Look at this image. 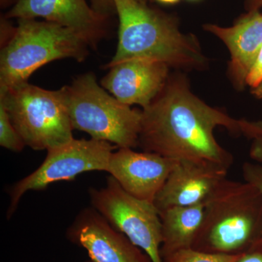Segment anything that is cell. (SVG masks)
I'll return each mask as SVG.
<instances>
[{
    "mask_svg": "<svg viewBox=\"0 0 262 262\" xmlns=\"http://www.w3.org/2000/svg\"><path fill=\"white\" fill-rule=\"evenodd\" d=\"M218 127L252 139L258 123L209 106L193 94L184 75L170 76L158 97L143 108L139 146L170 159L209 162L229 170L233 155L215 139Z\"/></svg>",
    "mask_w": 262,
    "mask_h": 262,
    "instance_id": "6da1fadb",
    "label": "cell"
},
{
    "mask_svg": "<svg viewBox=\"0 0 262 262\" xmlns=\"http://www.w3.org/2000/svg\"><path fill=\"white\" fill-rule=\"evenodd\" d=\"M119 18L116 53L105 68L130 58H149L170 67L203 70L208 59L198 39L181 32L173 18L139 0H110Z\"/></svg>",
    "mask_w": 262,
    "mask_h": 262,
    "instance_id": "7a4b0ae2",
    "label": "cell"
},
{
    "mask_svg": "<svg viewBox=\"0 0 262 262\" xmlns=\"http://www.w3.org/2000/svg\"><path fill=\"white\" fill-rule=\"evenodd\" d=\"M262 244V193L249 183L227 178L205 204L193 249L241 255Z\"/></svg>",
    "mask_w": 262,
    "mask_h": 262,
    "instance_id": "3957f363",
    "label": "cell"
},
{
    "mask_svg": "<svg viewBox=\"0 0 262 262\" xmlns=\"http://www.w3.org/2000/svg\"><path fill=\"white\" fill-rule=\"evenodd\" d=\"M89 43L72 29L36 19H18L0 55V91L27 82L42 66L63 58L83 61Z\"/></svg>",
    "mask_w": 262,
    "mask_h": 262,
    "instance_id": "277c9868",
    "label": "cell"
},
{
    "mask_svg": "<svg viewBox=\"0 0 262 262\" xmlns=\"http://www.w3.org/2000/svg\"><path fill=\"white\" fill-rule=\"evenodd\" d=\"M61 92L74 130L120 148L139 146L142 111L124 104L98 84L94 74L79 76Z\"/></svg>",
    "mask_w": 262,
    "mask_h": 262,
    "instance_id": "5b68a950",
    "label": "cell"
},
{
    "mask_svg": "<svg viewBox=\"0 0 262 262\" xmlns=\"http://www.w3.org/2000/svg\"><path fill=\"white\" fill-rule=\"evenodd\" d=\"M0 104L31 149L48 151L74 139V129L60 89L48 91L24 82L0 91Z\"/></svg>",
    "mask_w": 262,
    "mask_h": 262,
    "instance_id": "8992f818",
    "label": "cell"
},
{
    "mask_svg": "<svg viewBox=\"0 0 262 262\" xmlns=\"http://www.w3.org/2000/svg\"><path fill=\"white\" fill-rule=\"evenodd\" d=\"M89 193L91 207L114 228L147 253L153 262H163L161 221L154 203L125 192L111 176L105 187L90 188Z\"/></svg>",
    "mask_w": 262,
    "mask_h": 262,
    "instance_id": "52a82bcc",
    "label": "cell"
},
{
    "mask_svg": "<svg viewBox=\"0 0 262 262\" xmlns=\"http://www.w3.org/2000/svg\"><path fill=\"white\" fill-rule=\"evenodd\" d=\"M115 149L107 141L74 139L64 145L48 150L42 165L10 187L7 217L10 219L14 214L22 196L29 191L42 190L53 183L72 180L84 172L107 171Z\"/></svg>",
    "mask_w": 262,
    "mask_h": 262,
    "instance_id": "ba28073f",
    "label": "cell"
},
{
    "mask_svg": "<svg viewBox=\"0 0 262 262\" xmlns=\"http://www.w3.org/2000/svg\"><path fill=\"white\" fill-rule=\"evenodd\" d=\"M67 239L84 248L92 262H153L94 208H84L67 229Z\"/></svg>",
    "mask_w": 262,
    "mask_h": 262,
    "instance_id": "9c48e42d",
    "label": "cell"
},
{
    "mask_svg": "<svg viewBox=\"0 0 262 262\" xmlns=\"http://www.w3.org/2000/svg\"><path fill=\"white\" fill-rule=\"evenodd\" d=\"M179 162L156 153L138 152L131 148H120L111 155L106 172L125 192L154 203Z\"/></svg>",
    "mask_w": 262,
    "mask_h": 262,
    "instance_id": "30bf717a",
    "label": "cell"
},
{
    "mask_svg": "<svg viewBox=\"0 0 262 262\" xmlns=\"http://www.w3.org/2000/svg\"><path fill=\"white\" fill-rule=\"evenodd\" d=\"M170 67L149 58H130L108 68L101 86L120 102L143 108L158 97L169 80Z\"/></svg>",
    "mask_w": 262,
    "mask_h": 262,
    "instance_id": "8fae6325",
    "label": "cell"
},
{
    "mask_svg": "<svg viewBox=\"0 0 262 262\" xmlns=\"http://www.w3.org/2000/svg\"><path fill=\"white\" fill-rule=\"evenodd\" d=\"M228 169L209 162L179 160L154 201L158 211L206 204Z\"/></svg>",
    "mask_w": 262,
    "mask_h": 262,
    "instance_id": "7c38bea8",
    "label": "cell"
},
{
    "mask_svg": "<svg viewBox=\"0 0 262 262\" xmlns=\"http://www.w3.org/2000/svg\"><path fill=\"white\" fill-rule=\"evenodd\" d=\"M6 18L36 19L59 24L94 47L105 35V16L86 0H17Z\"/></svg>",
    "mask_w": 262,
    "mask_h": 262,
    "instance_id": "4fadbf2b",
    "label": "cell"
},
{
    "mask_svg": "<svg viewBox=\"0 0 262 262\" xmlns=\"http://www.w3.org/2000/svg\"><path fill=\"white\" fill-rule=\"evenodd\" d=\"M204 29L221 39L230 53L229 74L236 87L244 88L262 46V14L252 10L230 27L206 24Z\"/></svg>",
    "mask_w": 262,
    "mask_h": 262,
    "instance_id": "5bb4252c",
    "label": "cell"
},
{
    "mask_svg": "<svg viewBox=\"0 0 262 262\" xmlns=\"http://www.w3.org/2000/svg\"><path fill=\"white\" fill-rule=\"evenodd\" d=\"M205 204L174 206L159 211L162 225V258L176 251L192 248L201 228Z\"/></svg>",
    "mask_w": 262,
    "mask_h": 262,
    "instance_id": "9a60e30c",
    "label": "cell"
},
{
    "mask_svg": "<svg viewBox=\"0 0 262 262\" xmlns=\"http://www.w3.org/2000/svg\"><path fill=\"white\" fill-rule=\"evenodd\" d=\"M242 255V254H241ZM241 255L218 254L196 251L193 248L180 250L163 258V262H234Z\"/></svg>",
    "mask_w": 262,
    "mask_h": 262,
    "instance_id": "2e32d148",
    "label": "cell"
},
{
    "mask_svg": "<svg viewBox=\"0 0 262 262\" xmlns=\"http://www.w3.org/2000/svg\"><path fill=\"white\" fill-rule=\"evenodd\" d=\"M0 145L15 152H20L26 146L2 104H0Z\"/></svg>",
    "mask_w": 262,
    "mask_h": 262,
    "instance_id": "e0dca14e",
    "label": "cell"
},
{
    "mask_svg": "<svg viewBox=\"0 0 262 262\" xmlns=\"http://www.w3.org/2000/svg\"><path fill=\"white\" fill-rule=\"evenodd\" d=\"M245 182L252 184L262 193V165L258 163H245L242 167Z\"/></svg>",
    "mask_w": 262,
    "mask_h": 262,
    "instance_id": "ac0fdd59",
    "label": "cell"
},
{
    "mask_svg": "<svg viewBox=\"0 0 262 262\" xmlns=\"http://www.w3.org/2000/svg\"><path fill=\"white\" fill-rule=\"evenodd\" d=\"M262 82V46L258 53L257 58L253 64L252 69L248 74L246 79V84L252 89L256 87Z\"/></svg>",
    "mask_w": 262,
    "mask_h": 262,
    "instance_id": "d6986e66",
    "label": "cell"
},
{
    "mask_svg": "<svg viewBox=\"0 0 262 262\" xmlns=\"http://www.w3.org/2000/svg\"><path fill=\"white\" fill-rule=\"evenodd\" d=\"M249 155L251 159L262 165V133L252 139Z\"/></svg>",
    "mask_w": 262,
    "mask_h": 262,
    "instance_id": "ffe728a7",
    "label": "cell"
},
{
    "mask_svg": "<svg viewBox=\"0 0 262 262\" xmlns=\"http://www.w3.org/2000/svg\"><path fill=\"white\" fill-rule=\"evenodd\" d=\"M234 262H262V244L241 255Z\"/></svg>",
    "mask_w": 262,
    "mask_h": 262,
    "instance_id": "44dd1931",
    "label": "cell"
},
{
    "mask_svg": "<svg viewBox=\"0 0 262 262\" xmlns=\"http://www.w3.org/2000/svg\"><path fill=\"white\" fill-rule=\"evenodd\" d=\"M158 3H161L164 5H173L178 3L180 0H155Z\"/></svg>",
    "mask_w": 262,
    "mask_h": 262,
    "instance_id": "7402d4cb",
    "label": "cell"
},
{
    "mask_svg": "<svg viewBox=\"0 0 262 262\" xmlns=\"http://www.w3.org/2000/svg\"><path fill=\"white\" fill-rule=\"evenodd\" d=\"M139 1L142 2V3H145L146 0H139Z\"/></svg>",
    "mask_w": 262,
    "mask_h": 262,
    "instance_id": "603a6c76",
    "label": "cell"
},
{
    "mask_svg": "<svg viewBox=\"0 0 262 262\" xmlns=\"http://www.w3.org/2000/svg\"><path fill=\"white\" fill-rule=\"evenodd\" d=\"M259 3H261L262 4V0H259Z\"/></svg>",
    "mask_w": 262,
    "mask_h": 262,
    "instance_id": "cb8c5ba5",
    "label": "cell"
}]
</instances>
